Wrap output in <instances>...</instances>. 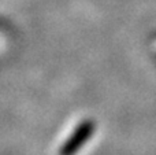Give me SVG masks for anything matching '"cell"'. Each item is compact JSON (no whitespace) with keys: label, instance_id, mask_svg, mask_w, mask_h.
Wrapping results in <instances>:
<instances>
[{"label":"cell","instance_id":"cell-1","mask_svg":"<svg viewBox=\"0 0 156 155\" xmlns=\"http://www.w3.org/2000/svg\"><path fill=\"white\" fill-rule=\"evenodd\" d=\"M94 132V122L92 120H83L80 125L74 129L71 136L66 140L62 146L59 154L60 155H76V153L85 144L86 140L92 137Z\"/></svg>","mask_w":156,"mask_h":155}]
</instances>
